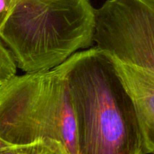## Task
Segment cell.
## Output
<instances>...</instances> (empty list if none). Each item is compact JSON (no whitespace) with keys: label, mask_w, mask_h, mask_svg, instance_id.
Returning <instances> with one entry per match:
<instances>
[{"label":"cell","mask_w":154,"mask_h":154,"mask_svg":"<svg viewBox=\"0 0 154 154\" xmlns=\"http://www.w3.org/2000/svg\"><path fill=\"white\" fill-rule=\"evenodd\" d=\"M59 67L70 94L77 154H147L133 101L109 54L89 48Z\"/></svg>","instance_id":"6da1fadb"},{"label":"cell","mask_w":154,"mask_h":154,"mask_svg":"<svg viewBox=\"0 0 154 154\" xmlns=\"http://www.w3.org/2000/svg\"><path fill=\"white\" fill-rule=\"evenodd\" d=\"M95 10L88 0H15L0 40L25 73L50 70L93 45Z\"/></svg>","instance_id":"7a4b0ae2"},{"label":"cell","mask_w":154,"mask_h":154,"mask_svg":"<svg viewBox=\"0 0 154 154\" xmlns=\"http://www.w3.org/2000/svg\"><path fill=\"white\" fill-rule=\"evenodd\" d=\"M0 138L11 145L52 139L77 154L70 94L59 66L15 75L0 86Z\"/></svg>","instance_id":"3957f363"},{"label":"cell","mask_w":154,"mask_h":154,"mask_svg":"<svg viewBox=\"0 0 154 154\" xmlns=\"http://www.w3.org/2000/svg\"><path fill=\"white\" fill-rule=\"evenodd\" d=\"M95 13L97 48L154 78V0H107Z\"/></svg>","instance_id":"277c9868"},{"label":"cell","mask_w":154,"mask_h":154,"mask_svg":"<svg viewBox=\"0 0 154 154\" xmlns=\"http://www.w3.org/2000/svg\"><path fill=\"white\" fill-rule=\"evenodd\" d=\"M111 58L134 103L146 153L154 154V78Z\"/></svg>","instance_id":"5b68a950"},{"label":"cell","mask_w":154,"mask_h":154,"mask_svg":"<svg viewBox=\"0 0 154 154\" xmlns=\"http://www.w3.org/2000/svg\"><path fill=\"white\" fill-rule=\"evenodd\" d=\"M17 66L3 42L0 40V86L16 75Z\"/></svg>","instance_id":"8992f818"},{"label":"cell","mask_w":154,"mask_h":154,"mask_svg":"<svg viewBox=\"0 0 154 154\" xmlns=\"http://www.w3.org/2000/svg\"><path fill=\"white\" fill-rule=\"evenodd\" d=\"M15 0H0V32L8 18Z\"/></svg>","instance_id":"52a82bcc"},{"label":"cell","mask_w":154,"mask_h":154,"mask_svg":"<svg viewBox=\"0 0 154 154\" xmlns=\"http://www.w3.org/2000/svg\"><path fill=\"white\" fill-rule=\"evenodd\" d=\"M11 146H14V145H11V144H8V143H7L6 141H5L4 140L2 139V138H0V150H1V149L7 148V147H11Z\"/></svg>","instance_id":"ba28073f"}]
</instances>
